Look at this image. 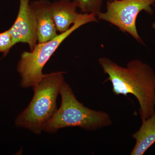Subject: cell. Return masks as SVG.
<instances>
[{
    "mask_svg": "<svg viewBox=\"0 0 155 155\" xmlns=\"http://www.w3.org/2000/svg\"><path fill=\"white\" fill-rule=\"evenodd\" d=\"M98 63L104 74L108 75L105 82L110 81L114 94H131L137 99L142 120L154 114L155 72L149 65L133 60L123 67L106 57L100 58Z\"/></svg>",
    "mask_w": 155,
    "mask_h": 155,
    "instance_id": "6da1fadb",
    "label": "cell"
},
{
    "mask_svg": "<svg viewBox=\"0 0 155 155\" xmlns=\"http://www.w3.org/2000/svg\"><path fill=\"white\" fill-rule=\"evenodd\" d=\"M64 72L45 74L33 87L34 95L28 107L17 116L15 125L40 134L58 110L57 100L64 83Z\"/></svg>",
    "mask_w": 155,
    "mask_h": 155,
    "instance_id": "7a4b0ae2",
    "label": "cell"
},
{
    "mask_svg": "<svg viewBox=\"0 0 155 155\" xmlns=\"http://www.w3.org/2000/svg\"><path fill=\"white\" fill-rule=\"evenodd\" d=\"M60 94L61 106L45 125L44 132L56 133L60 129L68 127L95 130L112 124L107 113L91 110L78 101L71 87L65 81L61 87Z\"/></svg>",
    "mask_w": 155,
    "mask_h": 155,
    "instance_id": "3957f363",
    "label": "cell"
},
{
    "mask_svg": "<svg viewBox=\"0 0 155 155\" xmlns=\"http://www.w3.org/2000/svg\"><path fill=\"white\" fill-rule=\"evenodd\" d=\"M97 21L95 15L84 14L66 32L58 34L48 41L38 43L32 51H23L17 67V72L21 78L20 86L22 88H33L36 85L44 75L42 71L45 65L62 42L82 25Z\"/></svg>",
    "mask_w": 155,
    "mask_h": 155,
    "instance_id": "277c9868",
    "label": "cell"
},
{
    "mask_svg": "<svg viewBox=\"0 0 155 155\" xmlns=\"http://www.w3.org/2000/svg\"><path fill=\"white\" fill-rule=\"evenodd\" d=\"M155 2V0H108L106 11L100 12L97 18L109 22L144 45L137 29L136 19L142 11L153 14L151 6Z\"/></svg>",
    "mask_w": 155,
    "mask_h": 155,
    "instance_id": "5b68a950",
    "label": "cell"
},
{
    "mask_svg": "<svg viewBox=\"0 0 155 155\" xmlns=\"http://www.w3.org/2000/svg\"><path fill=\"white\" fill-rule=\"evenodd\" d=\"M19 1L17 18L8 30L13 46L19 43H26L32 51L38 44L36 17L31 8L30 0Z\"/></svg>",
    "mask_w": 155,
    "mask_h": 155,
    "instance_id": "8992f818",
    "label": "cell"
},
{
    "mask_svg": "<svg viewBox=\"0 0 155 155\" xmlns=\"http://www.w3.org/2000/svg\"><path fill=\"white\" fill-rule=\"evenodd\" d=\"M37 21L38 43L45 42L58 35L52 17L51 2L48 0H36L30 2Z\"/></svg>",
    "mask_w": 155,
    "mask_h": 155,
    "instance_id": "52a82bcc",
    "label": "cell"
},
{
    "mask_svg": "<svg viewBox=\"0 0 155 155\" xmlns=\"http://www.w3.org/2000/svg\"><path fill=\"white\" fill-rule=\"evenodd\" d=\"M77 8L72 1L58 0L51 3L52 17L57 31L64 33L69 30L84 14L78 13Z\"/></svg>",
    "mask_w": 155,
    "mask_h": 155,
    "instance_id": "ba28073f",
    "label": "cell"
},
{
    "mask_svg": "<svg viewBox=\"0 0 155 155\" xmlns=\"http://www.w3.org/2000/svg\"><path fill=\"white\" fill-rule=\"evenodd\" d=\"M142 125L132 134L136 140L130 155H143L155 143V112L147 119L142 120Z\"/></svg>",
    "mask_w": 155,
    "mask_h": 155,
    "instance_id": "9c48e42d",
    "label": "cell"
},
{
    "mask_svg": "<svg viewBox=\"0 0 155 155\" xmlns=\"http://www.w3.org/2000/svg\"><path fill=\"white\" fill-rule=\"evenodd\" d=\"M82 14H91L96 16L101 12L103 0H72Z\"/></svg>",
    "mask_w": 155,
    "mask_h": 155,
    "instance_id": "30bf717a",
    "label": "cell"
},
{
    "mask_svg": "<svg viewBox=\"0 0 155 155\" xmlns=\"http://www.w3.org/2000/svg\"><path fill=\"white\" fill-rule=\"evenodd\" d=\"M13 47L12 37L9 30L0 33V53L6 55Z\"/></svg>",
    "mask_w": 155,
    "mask_h": 155,
    "instance_id": "8fae6325",
    "label": "cell"
},
{
    "mask_svg": "<svg viewBox=\"0 0 155 155\" xmlns=\"http://www.w3.org/2000/svg\"><path fill=\"white\" fill-rule=\"evenodd\" d=\"M154 7H155V5ZM152 27H153V28H154V29H155V22H154V23H153Z\"/></svg>",
    "mask_w": 155,
    "mask_h": 155,
    "instance_id": "7c38bea8",
    "label": "cell"
}]
</instances>
